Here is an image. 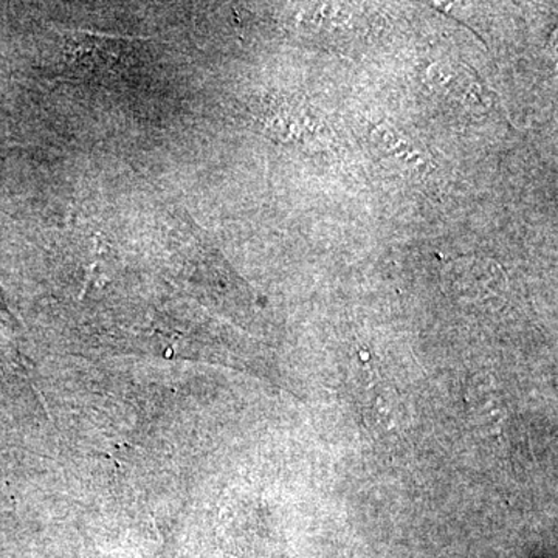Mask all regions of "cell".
<instances>
[{
	"label": "cell",
	"mask_w": 558,
	"mask_h": 558,
	"mask_svg": "<svg viewBox=\"0 0 558 558\" xmlns=\"http://www.w3.org/2000/svg\"><path fill=\"white\" fill-rule=\"evenodd\" d=\"M68 60L73 68L86 75H106L116 73L123 57L130 54L128 40L109 36L75 33L65 38Z\"/></svg>",
	"instance_id": "obj_1"
}]
</instances>
